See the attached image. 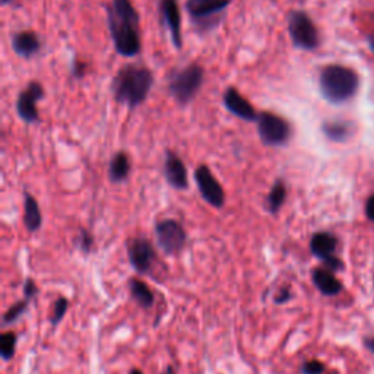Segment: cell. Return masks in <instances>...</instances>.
I'll return each instance as SVG.
<instances>
[{"label": "cell", "mask_w": 374, "mask_h": 374, "mask_svg": "<svg viewBox=\"0 0 374 374\" xmlns=\"http://www.w3.org/2000/svg\"><path fill=\"white\" fill-rule=\"evenodd\" d=\"M107 27L116 52L123 57L141 53V15L132 0H111L106 6Z\"/></svg>", "instance_id": "cell-1"}, {"label": "cell", "mask_w": 374, "mask_h": 374, "mask_svg": "<svg viewBox=\"0 0 374 374\" xmlns=\"http://www.w3.org/2000/svg\"><path fill=\"white\" fill-rule=\"evenodd\" d=\"M154 85V74L141 63H127L122 66L113 78L111 92L116 103L130 110L142 106Z\"/></svg>", "instance_id": "cell-2"}, {"label": "cell", "mask_w": 374, "mask_h": 374, "mask_svg": "<svg viewBox=\"0 0 374 374\" xmlns=\"http://www.w3.org/2000/svg\"><path fill=\"white\" fill-rule=\"evenodd\" d=\"M320 92L331 104H344L360 87V78L352 69L342 64H328L320 71Z\"/></svg>", "instance_id": "cell-3"}, {"label": "cell", "mask_w": 374, "mask_h": 374, "mask_svg": "<svg viewBox=\"0 0 374 374\" xmlns=\"http://www.w3.org/2000/svg\"><path fill=\"white\" fill-rule=\"evenodd\" d=\"M203 81H205V69L199 63H191L179 71H174L168 81L169 95L179 106H187L199 94Z\"/></svg>", "instance_id": "cell-4"}, {"label": "cell", "mask_w": 374, "mask_h": 374, "mask_svg": "<svg viewBox=\"0 0 374 374\" xmlns=\"http://www.w3.org/2000/svg\"><path fill=\"white\" fill-rule=\"evenodd\" d=\"M231 0H186V11L193 25L200 31H211L223 21V13Z\"/></svg>", "instance_id": "cell-5"}, {"label": "cell", "mask_w": 374, "mask_h": 374, "mask_svg": "<svg viewBox=\"0 0 374 374\" xmlns=\"http://www.w3.org/2000/svg\"><path fill=\"white\" fill-rule=\"evenodd\" d=\"M256 127L262 144L266 146H284L290 142L293 136L291 123L274 111H261L256 120Z\"/></svg>", "instance_id": "cell-6"}, {"label": "cell", "mask_w": 374, "mask_h": 374, "mask_svg": "<svg viewBox=\"0 0 374 374\" xmlns=\"http://www.w3.org/2000/svg\"><path fill=\"white\" fill-rule=\"evenodd\" d=\"M288 34L296 48L313 52L320 46V36L310 15L304 11H291L288 15Z\"/></svg>", "instance_id": "cell-7"}, {"label": "cell", "mask_w": 374, "mask_h": 374, "mask_svg": "<svg viewBox=\"0 0 374 374\" xmlns=\"http://www.w3.org/2000/svg\"><path fill=\"white\" fill-rule=\"evenodd\" d=\"M155 237L160 249L168 256L179 254L187 242L186 230L179 221L172 218L161 219L155 224Z\"/></svg>", "instance_id": "cell-8"}, {"label": "cell", "mask_w": 374, "mask_h": 374, "mask_svg": "<svg viewBox=\"0 0 374 374\" xmlns=\"http://www.w3.org/2000/svg\"><path fill=\"white\" fill-rule=\"evenodd\" d=\"M195 181L198 186V191L202 196V199L205 200L208 205L212 208L221 209L226 205V191L224 187L221 186L218 179L214 176L212 169L205 165L200 164L195 169Z\"/></svg>", "instance_id": "cell-9"}, {"label": "cell", "mask_w": 374, "mask_h": 374, "mask_svg": "<svg viewBox=\"0 0 374 374\" xmlns=\"http://www.w3.org/2000/svg\"><path fill=\"white\" fill-rule=\"evenodd\" d=\"M46 97L44 87L39 81L28 82L27 87L20 92L16 99V113L22 122L36 125L40 122V113L37 104Z\"/></svg>", "instance_id": "cell-10"}, {"label": "cell", "mask_w": 374, "mask_h": 374, "mask_svg": "<svg viewBox=\"0 0 374 374\" xmlns=\"http://www.w3.org/2000/svg\"><path fill=\"white\" fill-rule=\"evenodd\" d=\"M160 16L162 27L168 31L174 48H183L181 34V12L179 0H160Z\"/></svg>", "instance_id": "cell-11"}, {"label": "cell", "mask_w": 374, "mask_h": 374, "mask_svg": "<svg viewBox=\"0 0 374 374\" xmlns=\"http://www.w3.org/2000/svg\"><path fill=\"white\" fill-rule=\"evenodd\" d=\"M127 256L133 269L139 274H146L155 259V250L145 237H136L127 242Z\"/></svg>", "instance_id": "cell-12"}, {"label": "cell", "mask_w": 374, "mask_h": 374, "mask_svg": "<svg viewBox=\"0 0 374 374\" xmlns=\"http://www.w3.org/2000/svg\"><path fill=\"white\" fill-rule=\"evenodd\" d=\"M224 107L235 117L244 122H256L259 113L251 106L250 101L244 98L235 87H228L223 94Z\"/></svg>", "instance_id": "cell-13"}, {"label": "cell", "mask_w": 374, "mask_h": 374, "mask_svg": "<svg viewBox=\"0 0 374 374\" xmlns=\"http://www.w3.org/2000/svg\"><path fill=\"white\" fill-rule=\"evenodd\" d=\"M164 177L167 183L176 191L189 189V177H187V168L183 160L173 151L165 152L164 158Z\"/></svg>", "instance_id": "cell-14"}, {"label": "cell", "mask_w": 374, "mask_h": 374, "mask_svg": "<svg viewBox=\"0 0 374 374\" xmlns=\"http://www.w3.org/2000/svg\"><path fill=\"white\" fill-rule=\"evenodd\" d=\"M11 46L16 56L22 59H32L41 52V40L37 32L34 31H18L15 32L11 39Z\"/></svg>", "instance_id": "cell-15"}, {"label": "cell", "mask_w": 374, "mask_h": 374, "mask_svg": "<svg viewBox=\"0 0 374 374\" xmlns=\"http://www.w3.org/2000/svg\"><path fill=\"white\" fill-rule=\"evenodd\" d=\"M321 132L329 141L344 144L354 136L355 125L351 120H344V118H333V120L323 122Z\"/></svg>", "instance_id": "cell-16"}, {"label": "cell", "mask_w": 374, "mask_h": 374, "mask_svg": "<svg viewBox=\"0 0 374 374\" xmlns=\"http://www.w3.org/2000/svg\"><path fill=\"white\" fill-rule=\"evenodd\" d=\"M336 249H338V239L335 234L329 231H319L313 234L310 240V251L313 256H316L321 262L335 256Z\"/></svg>", "instance_id": "cell-17"}, {"label": "cell", "mask_w": 374, "mask_h": 374, "mask_svg": "<svg viewBox=\"0 0 374 374\" xmlns=\"http://www.w3.org/2000/svg\"><path fill=\"white\" fill-rule=\"evenodd\" d=\"M312 279L314 286L323 296L333 297L344 290V285L341 284V281L335 277L333 272L325 268H316L312 274Z\"/></svg>", "instance_id": "cell-18"}, {"label": "cell", "mask_w": 374, "mask_h": 374, "mask_svg": "<svg viewBox=\"0 0 374 374\" xmlns=\"http://www.w3.org/2000/svg\"><path fill=\"white\" fill-rule=\"evenodd\" d=\"M130 169H132L130 157L125 151H118L110 160L109 177L113 183H123L129 179Z\"/></svg>", "instance_id": "cell-19"}, {"label": "cell", "mask_w": 374, "mask_h": 374, "mask_svg": "<svg viewBox=\"0 0 374 374\" xmlns=\"http://www.w3.org/2000/svg\"><path fill=\"white\" fill-rule=\"evenodd\" d=\"M24 224L29 233H36L41 228L43 215L37 199L31 193H24Z\"/></svg>", "instance_id": "cell-20"}, {"label": "cell", "mask_w": 374, "mask_h": 374, "mask_svg": "<svg viewBox=\"0 0 374 374\" xmlns=\"http://www.w3.org/2000/svg\"><path fill=\"white\" fill-rule=\"evenodd\" d=\"M286 184L282 179L275 180V183L272 184V187L269 189V193L266 195L265 199V208L269 214L272 215H277L279 212V209L284 207V203L286 200Z\"/></svg>", "instance_id": "cell-21"}, {"label": "cell", "mask_w": 374, "mask_h": 374, "mask_svg": "<svg viewBox=\"0 0 374 374\" xmlns=\"http://www.w3.org/2000/svg\"><path fill=\"white\" fill-rule=\"evenodd\" d=\"M129 288H130V293H132V297L136 300V303H138L141 307L144 309H149L154 305V294H152V291L149 290V286L139 281V279H132L129 282Z\"/></svg>", "instance_id": "cell-22"}, {"label": "cell", "mask_w": 374, "mask_h": 374, "mask_svg": "<svg viewBox=\"0 0 374 374\" xmlns=\"http://www.w3.org/2000/svg\"><path fill=\"white\" fill-rule=\"evenodd\" d=\"M16 348V333L15 332H6L0 336V355H2L4 361L12 360L15 355Z\"/></svg>", "instance_id": "cell-23"}, {"label": "cell", "mask_w": 374, "mask_h": 374, "mask_svg": "<svg viewBox=\"0 0 374 374\" xmlns=\"http://www.w3.org/2000/svg\"><path fill=\"white\" fill-rule=\"evenodd\" d=\"M28 301L29 300L25 298V300L20 301V303H16L15 305H12V307L4 316V323H5V325H8V323H12L15 320H18L24 314V312L28 307Z\"/></svg>", "instance_id": "cell-24"}, {"label": "cell", "mask_w": 374, "mask_h": 374, "mask_svg": "<svg viewBox=\"0 0 374 374\" xmlns=\"http://www.w3.org/2000/svg\"><path fill=\"white\" fill-rule=\"evenodd\" d=\"M67 307H69V301H67L64 297H60L56 303H55V310H53V316H52V325H57V323L63 319V316L67 312Z\"/></svg>", "instance_id": "cell-25"}, {"label": "cell", "mask_w": 374, "mask_h": 374, "mask_svg": "<svg viewBox=\"0 0 374 374\" xmlns=\"http://www.w3.org/2000/svg\"><path fill=\"white\" fill-rule=\"evenodd\" d=\"M326 367L321 361L319 360H310V361H305L301 366V374H323L325 373Z\"/></svg>", "instance_id": "cell-26"}, {"label": "cell", "mask_w": 374, "mask_h": 374, "mask_svg": "<svg viewBox=\"0 0 374 374\" xmlns=\"http://www.w3.org/2000/svg\"><path fill=\"white\" fill-rule=\"evenodd\" d=\"M92 244H94L92 235H91L88 231L82 230V231L79 233V237H78V246H79V249H81L83 253H90L91 249H92Z\"/></svg>", "instance_id": "cell-27"}, {"label": "cell", "mask_w": 374, "mask_h": 374, "mask_svg": "<svg viewBox=\"0 0 374 374\" xmlns=\"http://www.w3.org/2000/svg\"><path fill=\"white\" fill-rule=\"evenodd\" d=\"M323 268L333 272V274H335V272H339V270L344 269V262L339 258H336V256H332V258H329L326 261H323Z\"/></svg>", "instance_id": "cell-28"}, {"label": "cell", "mask_w": 374, "mask_h": 374, "mask_svg": "<svg viewBox=\"0 0 374 374\" xmlns=\"http://www.w3.org/2000/svg\"><path fill=\"white\" fill-rule=\"evenodd\" d=\"M37 285L34 281L31 279H27L25 284H24V294H25V298L27 300H31L32 297H36L37 296Z\"/></svg>", "instance_id": "cell-29"}, {"label": "cell", "mask_w": 374, "mask_h": 374, "mask_svg": "<svg viewBox=\"0 0 374 374\" xmlns=\"http://www.w3.org/2000/svg\"><path fill=\"white\" fill-rule=\"evenodd\" d=\"M87 63H79V62H74L72 64V75L75 78H83L85 76V72H87Z\"/></svg>", "instance_id": "cell-30"}, {"label": "cell", "mask_w": 374, "mask_h": 374, "mask_svg": "<svg viewBox=\"0 0 374 374\" xmlns=\"http://www.w3.org/2000/svg\"><path fill=\"white\" fill-rule=\"evenodd\" d=\"M288 300H291V293H290V288L285 286V288H282V290L278 293V296L275 297V303L277 304H284Z\"/></svg>", "instance_id": "cell-31"}, {"label": "cell", "mask_w": 374, "mask_h": 374, "mask_svg": "<svg viewBox=\"0 0 374 374\" xmlns=\"http://www.w3.org/2000/svg\"><path fill=\"white\" fill-rule=\"evenodd\" d=\"M366 216L374 223V195L370 196L366 202Z\"/></svg>", "instance_id": "cell-32"}, {"label": "cell", "mask_w": 374, "mask_h": 374, "mask_svg": "<svg viewBox=\"0 0 374 374\" xmlns=\"http://www.w3.org/2000/svg\"><path fill=\"white\" fill-rule=\"evenodd\" d=\"M364 347H366L371 354H374V336L364 338Z\"/></svg>", "instance_id": "cell-33"}, {"label": "cell", "mask_w": 374, "mask_h": 374, "mask_svg": "<svg viewBox=\"0 0 374 374\" xmlns=\"http://www.w3.org/2000/svg\"><path fill=\"white\" fill-rule=\"evenodd\" d=\"M0 2H2V6H9L15 2V0H0Z\"/></svg>", "instance_id": "cell-34"}, {"label": "cell", "mask_w": 374, "mask_h": 374, "mask_svg": "<svg viewBox=\"0 0 374 374\" xmlns=\"http://www.w3.org/2000/svg\"><path fill=\"white\" fill-rule=\"evenodd\" d=\"M162 374H174V370H173V367H167V370Z\"/></svg>", "instance_id": "cell-35"}, {"label": "cell", "mask_w": 374, "mask_h": 374, "mask_svg": "<svg viewBox=\"0 0 374 374\" xmlns=\"http://www.w3.org/2000/svg\"><path fill=\"white\" fill-rule=\"evenodd\" d=\"M130 374H144V373H142L141 370H136V368H134V370H132Z\"/></svg>", "instance_id": "cell-36"}]
</instances>
